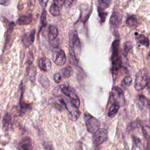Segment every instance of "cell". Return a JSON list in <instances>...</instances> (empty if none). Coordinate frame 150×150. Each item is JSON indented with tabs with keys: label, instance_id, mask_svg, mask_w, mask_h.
I'll return each instance as SVG.
<instances>
[{
	"label": "cell",
	"instance_id": "obj_1",
	"mask_svg": "<svg viewBox=\"0 0 150 150\" xmlns=\"http://www.w3.org/2000/svg\"><path fill=\"white\" fill-rule=\"evenodd\" d=\"M53 94L56 97L64 96L68 98L73 104L78 108L80 106V100L76 93L75 90L68 84H61L56 86L53 90Z\"/></svg>",
	"mask_w": 150,
	"mask_h": 150
},
{
	"label": "cell",
	"instance_id": "obj_2",
	"mask_svg": "<svg viewBox=\"0 0 150 150\" xmlns=\"http://www.w3.org/2000/svg\"><path fill=\"white\" fill-rule=\"evenodd\" d=\"M120 42L118 41L113 42L112 44V73L114 79L115 78L119 69L122 65L121 57L119 54Z\"/></svg>",
	"mask_w": 150,
	"mask_h": 150
},
{
	"label": "cell",
	"instance_id": "obj_3",
	"mask_svg": "<svg viewBox=\"0 0 150 150\" xmlns=\"http://www.w3.org/2000/svg\"><path fill=\"white\" fill-rule=\"evenodd\" d=\"M69 46L74 58L78 60L81 54V46L78 34L76 30L73 31L70 35Z\"/></svg>",
	"mask_w": 150,
	"mask_h": 150
},
{
	"label": "cell",
	"instance_id": "obj_4",
	"mask_svg": "<svg viewBox=\"0 0 150 150\" xmlns=\"http://www.w3.org/2000/svg\"><path fill=\"white\" fill-rule=\"evenodd\" d=\"M148 71L146 69L143 68L139 70L136 74L134 87L136 90L141 91L144 89L148 83L149 80Z\"/></svg>",
	"mask_w": 150,
	"mask_h": 150
},
{
	"label": "cell",
	"instance_id": "obj_5",
	"mask_svg": "<svg viewBox=\"0 0 150 150\" xmlns=\"http://www.w3.org/2000/svg\"><path fill=\"white\" fill-rule=\"evenodd\" d=\"M84 120L87 131L90 133H94L100 127V122L98 119L89 114H85Z\"/></svg>",
	"mask_w": 150,
	"mask_h": 150
},
{
	"label": "cell",
	"instance_id": "obj_6",
	"mask_svg": "<svg viewBox=\"0 0 150 150\" xmlns=\"http://www.w3.org/2000/svg\"><path fill=\"white\" fill-rule=\"evenodd\" d=\"M59 101L67 109L73 120L76 121L79 117L80 115V111H79L77 107L75 106L69 100L65 101L64 100L61 99L59 100Z\"/></svg>",
	"mask_w": 150,
	"mask_h": 150
},
{
	"label": "cell",
	"instance_id": "obj_7",
	"mask_svg": "<svg viewBox=\"0 0 150 150\" xmlns=\"http://www.w3.org/2000/svg\"><path fill=\"white\" fill-rule=\"evenodd\" d=\"M93 141L95 146H98L104 142L107 139V131L104 128H99L93 133Z\"/></svg>",
	"mask_w": 150,
	"mask_h": 150
},
{
	"label": "cell",
	"instance_id": "obj_8",
	"mask_svg": "<svg viewBox=\"0 0 150 150\" xmlns=\"http://www.w3.org/2000/svg\"><path fill=\"white\" fill-rule=\"evenodd\" d=\"M109 4L104 2L102 0H98L97 3V11L98 16L100 18L101 22H104L106 16L107 15V12H106V9L109 6Z\"/></svg>",
	"mask_w": 150,
	"mask_h": 150
},
{
	"label": "cell",
	"instance_id": "obj_9",
	"mask_svg": "<svg viewBox=\"0 0 150 150\" xmlns=\"http://www.w3.org/2000/svg\"><path fill=\"white\" fill-rule=\"evenodd\" d=\"M122 18V14L120 12L114 11L110 19V25L111 28L112 29H117L121 23Z\"/></svg>",
	"mask_w": 150,
	"mask_h": 150
},
{
	"label": "cell",
	"instance_id": "obj_10",
	"mask_svg": "<svg viewBox=\"0 0 150 150\" xmlns=\"http://www.w3.org/2000/svg\"><path fill=\"white\" fill-rule=\"evenodd\" d=\"M53 59L56 64L63 66L66 61V56L64 52L62 49H58L53 54Z\"/></svg>",
	"mask_w": 150,
	"mask_h": 150
},
{
	"label": "cell",
	"instance_id": "obj_11",
	"mask_svg": "<svg viewBox=\"0 0 150 150\" xmlns=\"http://www.w3.org/2000/svg\"><path fill=\"white\" fill-rule=\"evenodd\" d=\"M39 67L40 69L44 71H47L50 70L52 66L50 60L47 57H42L39 60Z\"/></svg>",
	"mask_w": 150,
	"mask_h": 150
},
{
	"label": "cell",
	"instance_id": "obj_12",
	"mask_svg": "<svg viewBox=\"0 0 150 150\" xmlns=\"http://www.w3.org/2000/svg\"><path fill=\"white\" fill-rule=\"evenodd\" d=\"M2 127L5 131L9 130L12 127V120L11 115L6 113L2 119Z\"/></svg>",
	"mask_w": 150,
	"mask_h": 150
},
{
	"label": "cell",
	"instance_id": "obj_13",
	"mask_svg": "<svg viewBox=\"0 0 150 150\" xmlns=\"http://www.w3.org/2000/svg\"><path fill=\"white\" fill-rule=\"evenodd\" d=\"M33 19V16L31 13L23 15L18 19L17 23L19 25H27L31 23Z\"/></svg>",
	"mask_w": 150,
	"mask_h": 150
},
{
	"label": "cell",
	"instance_id": "obj_14",
	"mask_svg": "<svg viewBox=\"0 0 150 150\" xmlns=\"http://www.w3.org/2000/svg\"><path fill=\"white\" fill-rule=\"evenodd\" d=\"M19 149H33L32 143H31V139L29 137H25L23 139L21 140L19 144Z\"/></svg>",
	"mask_w": 150,
	"mask_h": 150
},
{
	"label": "cell",
	"instance_id": "obj_15",
	"mask_svg": "<svg viewBox=\"0 0 150 150\" xmlns=\"http://www.w3.org/2000/svg\"><path fill=\"white\" fill-rule=\"evenodd\" d=\"M35 30L33 29L30 32L28 35H25V38H23V42L25 44L26 46H29L33 43L35 40Z\"/></svg>",
	"mask_w": 150,
	"mask_h": 150
},
{
	"label": "cell",
	"instance_id": "obj_16",
	"mask_svg": "<svg viewBox=\"0 0 150 150\" xmlns=\"http://www.w3.org/2000/svg\"><path fill=\"white\" fill-rule=\"evenodd\" d=\"M57 36H58L57 28L53 25H50L49 26V32H48V39L49 42L57 38Z\"/></svg>",
	"mask_w": 150,
	"mask_h": 150
},
{
	"label": "cell",
	"instance_id": "obj_17",
	"mask_svg": "<svg viewBox=\"0 0 150 150\" xmlns=\"http://www.w3.org/2000/svg\"><path fill=\"white\" fill-rule=\"evenodd\" d=\"M119 108H120V105L118 103L114 102V103H112V105L109 108L108 111V113H107L108 116L109 117H114L116 115V114L117 113V112L118 111Z\"/></svg>",
	"mask_w": 150,
	"mask_h": 150
},
{
	"label": "cell",
	"instance_id": "obj_18",
	"mask_svg": "<svg viewBox=\"0 0 150 150\" xmlns=\"http://www.w3.org/2000/svg\"><path fill=\"white\" fill-rule=\"evenodd\" d=\"M126 23L130 28H135L139 24V21L135 16H129L127 19Z\"/></svg>",
	"mask_w": 150,
	"mask_h": 150
},
{
	"label": "cell",
	"instance_id": "obj_19",
	"mask_svg": "<svg viewBox=\"0 0 150 150\" xmlns=\"http://www.w3.org/2000/svg\"><path fill=\"white\" fill-rule=\"evenodd\" d=\"M73 74V70L70 66H66L61 70V75L62 77L67 79L71 77Z\"/></svg>",
	"mask_w": 150,
	"mask_h": 150
},
{
	"label": "cell",
	"instance_id": "obj_20",
	"mask_svg": "<svg viewBox=\"0 0 150 150\" xmlns=\"http://www.w3.org/2000/svg\"><path fill=\"white\" fill-rule=\"evenodd\" d=\"M136 39L138 42V43H139V44L145 46H149V41L148 38L145 36L144 35H139L137 38Z\"/></svg>",
	"mask_w": 150,
	"mask_h": 150
},
{
	"label": "cell",
	"instance_id": "obj_21",
	"mask_svg": "<svg viewBox=\"0 0 150 150\" xmlns=\"http://www.w3.org/2000/svg\"><path fill=\"white\" fill-rule=\"evenodd\" d=\"M61 9L56 5L52 3L49 8V12L53 16H58L60 14Z\"/></svg>",
	"mask_w": 150,
	"mask_h": 150
},
{
	"label": "cell",
	"instance_id": "obj_22",
	"mask_svg": "<svg viewBox=\"0 0 150 150\" xmlns=\"http://www.w3.org/2000/svg\"><path fill=\"white\" fill-rule=\"evenodd\" d=\"M132 47V43L130 42H125L123 46V49H122V54L124 56H127L129 52L131 50Z\"/></svg>",
	"mask_w": 150,
	"mask_h": 150
},
{
	"label": "cell",
	"instance_id": "obj_23",
	"mask_svg": "<svg viewBox=\"0 0 150 150\" xmlns=\"http://www.w3.org/2000/svg\"><path fill=\"white\" fill-rule=\"evenodd\" d=\"M39 82L44 87H47L50 84V81H49L48 79L43 74H41V76L39 77Z\"/></svg>",
	"mask_w": 150,
	"mask_h": 150
},
{
	"label": "cell",
	"instance_id": "obj_24",
	"mask_svg": "<svg viewBox=\"0 0 150 150\" xmlns=\"http://www.w3.org/2000/svg\"><path fill=\"white\" fill-rule=\"evenodd\" d=\"M40 24H41V26H40V29L42 27L45 26L46 24V12L45 9H43L42 13H41V16H40Z\"/></svg>",
	"mask_w": 150,
	"mask_h": 150
},
{
	"label": "cell",
	"instance_id": "obj_25",
	"mask_svg": "<svg viewBox=\"0 0 150 150\" xmlns=\"http://www.w3.org/2000/svg\"><path fill=\"white\" fill-rule=\"evenodd\" d=\"M133 142H134V146H135V147L134 149L136 148H140V145H141V142L139 138L137 137H133Z\"/></svg>",
	"mask_w": 150,
	"mask_h": 150
},
{
	"label": "cell",
	"instance_id": "obj_26",
	"mask_svg": "<svg viewBox=\"0 0 150 150\" xmlns=\"http://www.w3.org/2000/svg\"><path fill=\"white\" fill-rule=\"evenodd\" d=\"M132 82V77L130 76H125L122 80V83L125 86H129Z\"/></svg>",
	"mask_w": 150,
	"mask_h": 150
},
{
	"label": "cell",
	"instance_id": "obj_27",
	"mask_svg": "<svg viewBox=\"0 0 150 150\" xmlns=\"http://www.w3.org/2000/svg\"><path fill=\"white\" fill-rule=\"evenodd\" d=\"M66 0H53V3L62 9V6L65 3Z\"/></svg>",
	"mask_w": 150,
	"mask_h": 150
},
{
	"label": "cell",
	"instance_id": "obj_28",
	"mask_svg": "<svg viewBox=\"0 0 150 150\" xmlns=\"http://www.w3.org/2000/svg\"><path fill=\"white\" fill-rule=\"evenodd\" d=\"M62 76L59 73H55L53 76V79H54V80L55 81L56 83H57L59 84L61 80H62Z\"/></svg>",
	"mask_w": 150,
	"mask_h": 150
},
{
	"label": "cell",
	"instance_id": "obj_29",
	"mask_svg": "<svg viewBox=\"0 0 150 150\" xmlns=\"http://www.w3.org/2000/svg\"><path fill=\"white\" fill-rule=\"evenodd\" d=\"M74 1L75 0H66L65 1V6L67 7V8H69V7H71V5L73 4V3L74 2Z\"/></svg>",
	"mask_w": 150,
	"mask_h": 150
},
{
	"label": "cell",
	"instance_id": "obj_30",
	"mask_svg": "<svg viewBox=\"0 0 150 150\" xmlns=\"http://www.w3.org/2000/svg\"><path fill=\"white\" fill-rule=\"evenodd\" d=\"M39 4L40 5V6L43 8H45L46 6H47V2H48V0H38Z\"/></svg>",
	"mask_w": 150,
	"mask_h": 150
},
{
	"label": "cell",
	"instance_id": "obj_31",
	"mask_svg": "<svg viewBox=\"0 0 150 150\" xmlns=\"http://www.w3.org/2000/svg\"><path fill=\"white\" fill-rule=\"evenodd\" d=\"M11 4V0H1L0 5L4 6H8Z\"/></svg>",
	"mask_w": 150,
	"mask_h": 150
},
{
	"label": "cell",
	"instance_id": "obj_32",
	"mask_svg": "<svg viewBox=\"0 0 150 150\" xmlns=\"http://www.w3.org/2000/svg\"><path fill=\"white\" fill-rule=\"evenodd\" d=\"M146 86H147V87H148V91H149V93H150V77H149V80H148V83H147V84H146Z\"/></svg>",
	"mask_w": 150,
	"mask_h": 150
},
{
	"label": "cell",
	"instance_id": "obj_33",
	"mask_svg": "<svg viewBox=\"0 0 150 150\" xmlns=\"http://www.w3.org/2000/svg\"><path fill=\"white\" fill-rule=\"evenodd\" d=\"M102 1H104V2H105V3H107V4H108L110 5V4L111 0H102Z\"/></svg>",
	"mask_w": 150,
	"mask_h": 150
},
{
	"label": "cell",
	"instance_id": "obj_34",
	"mask_svg": "<svg viewBox=\"0 0 150 150\" xmlns=\"http://www.w3.org/2000/svg\"><path fill=\"white\" fill-rule=\"evenodd\" d=\"M149 56H150V50H149Z\"/></svg>",
	"mask_w": 150,
	"mask_h": 150
}]
</instances>
